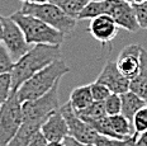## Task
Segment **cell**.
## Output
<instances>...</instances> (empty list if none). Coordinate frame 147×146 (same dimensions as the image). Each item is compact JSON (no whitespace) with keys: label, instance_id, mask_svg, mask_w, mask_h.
<instances>
[{"label":"cell","instance_id":"7a4b0ae2","mask_svg":"<svg viewBox=\"0 0 147 146\" xmlns=\"http://www.w3.org/2000/svg\"><path fill=\"white\" fill-rule=\"evenodd\" d=\"M69 72L70 68L62 59L53 61L22 84V87L17 90V97L19 102L24 103L47 94L55 87V84Z\"/></svg>","mask_w":147,"mask_h":146},{"label":"cell","instance_id":"277c9868","mask_svg":"<svg viewBox=\"0 0 147 146\" xmlns=\"http://www.w3.org/2000/svg\"><path fill=\"white\" fill-rule=\"evenodd\" d=\"M23 14L36 17L42 22L48 24L50 27L55 28L56 31L61 32L62 34H70L76 27L78 20L66 16L57 5L52 4L51 1L39 3V4H30V3H23L22 8L19 9Z\"/></svg>","mask_w":147,"mask_h":146},{"label":"cell","instance_id":"1f68e13d","mask_svg":"<svg viewBox=\"0 0 147 146\" xmlns=\"http://www.w3.org/2000/svg\"><path fill=\"white\" fill-rule=\"evenodd\" d=\"M23 3H30V4H39V3H47L50 0H22Z\"/></svg>","mask_w":147,"mask_h":146},{"label":"cell","instance_id":"4dcf8cb0","mask_svg":"<svg viewBox=\"0 0 147 146\" xmlns=\"http://www.w3.org/2000/svg\"><path fill=\"white\" fill-rule=\"evenodd\" d=\"M136 146H147V131L143 133H141V135H138Z\"/></svg>","mask_w":147,"mask_h":146},{"label":"cell","instance_id":"ffe728a7","mask_svg":"<svg viewBox=\"0 0 147 146\" xmlns=\"http://www.w3.org/2000/svg\"><path fill=\"white\" fill-rule=\"evenodd\" d=\"M76 113H78L79 117H80L82 121H85L86 123L95 122V121H99V120H102V118L107 117L103 102H93L88 108L76 112Z\"/></svg>","mask_w":147,"mask_h":146},{"label":"cell","instance_id":"9a60e30c","mask_svg":"<svg viewBox=\"0 0 147 146\" xmlns=\"http://www.w3.org/2000/svg\"><path fill=\"white\" fill-rule=\"evenodd\" d=\"M129 90L147 102V50H141V68L137 76L131 80Z\"/></svg>","mask_w":147,"mask_h":146},{"label":"cell","instance_id":"9c48e42d","mask_svg":"<svg viewBox=\"0 0 147 146\" xmlns=\"http://www.w3.org/2000/svg\"><path fill=\"white\" fill-rule=\"evenodd\" d=\"M107 16L112 17L119 28H123L128 32L134 33L140 29L133 5L125 0H109Z\"/></svg>","mask_w":147,"mask_h":146},{"label":"cell","instance_id":"7402d4cb","mask_svg":"<svg viewBox=\"0 0 147 146\" xmlns=\"http://www.w3.org/2000/svg\"><path fill=\"white\" fill-rule=\"evenodd\" d=\"M104 109L107 116H117L122 112V99L119 94L112 93L110 95L104 100Z\"/></svg>","mask_w":147,"mask_h":146},{"label":"cell","instance_id":"5bb4252c","mask_svg":"<svg viewBox=\"0 0 147 146\" xmlns=\"http://www.w3.org/2000/svg\"><path fill=\"white\" fill-rule=\"evenodd\" d=\"M46 121V120H45ZM45 121H23L20 128L15 133L8 146H28L37 132L41 131V127Z\"/></svg>","mask_w":147,"mask_h":146},{"label":"cell","instance_id":"44dd1931","mask_svg":"<svg viewBox=\"0 0 147 146\" xmlns=\"http://www.w3.org/2000/svg\"><path fill=\"white\" fill-rule=\"evenodd\" d=\"M109 9V0L103 1H89L88 5L82 9V11L79 16V19H94V18L108 14Z\"/></svg>","mask_w":147,"mask_h":146},{"label":"cell","instance_id":"6da1fadb","mask_svg":"<svg viewBox=\"0 0 147 146\" xmlns=\"http://www.w3.org/2000/svg\"><path fill=\"white\" fill-rule=\"evenodd\" d=\"M62 57L60 46L53 45H33L30 50L18 61L14 62L11 69V90L17 92L22 84H24L29 78L45 69L56 60Z\"/></svg>","mask_w":147,"mask_h":146},{"label":"cell","instance_id":"603a6c76","mask_svg":"<svg viewBox=\"0 0 147 146\" xmlns=\"http://www.w3.org/2000/svg\"><path fill=\"white\" fill-rule=\"evenodd\" d=\"M132 126L134 133H137V135H141L147 131V105L141 108L136 113L132 121Z\"/></svg>","mask_w":147,"mask_h":146},{"label":"cell","instance_id":"d6a6232c","mask_svg":"<svg viewBox=\"0 0 147 146\" xmlns=\"http://www.w3.org/2000/svg\"><path fill=\"white\" fill-rule=\"evenodd\" d=\"M47 146H65L62 141H52V142H48Z\"/></svg>","mask_w":147,"mask_h":146},{"label":"cell","instance_id":"836d02e7","mask_svg":"<svg viewBox=\"0 0 147 146\" xmlns=\"http://www.w3.org/2000/svg\"><path fill=\"white\" fill-rule=\"evenodd\" d=\"M125 1L131 3V4H141V3H145L147 0H125Z\"/></svg>","mask_w":147,"mask_h":146},{"label":"cell","instance_id":"e0dca14e","mask_svg":"<svg viewBox=\"0 0 147 146\" xmlns=\"http://www.w3.org/2000/svg\"><path fill=\"white\" fill-rule=\"evenodd\" d=\"M70 104L72 105V108L75 109V112L82 111V109L88 108L91 103L94 102L93 97H91V89L90 84L88 85H81L78 87L71 92L69 99Z\"/></svg>","mask_w":147,"mask_h":146},{"label":"cell","instance_id":"cb8c5ba5","mask_svg":"<svg viewBox=\"0 0 147 146\" xmlns=\"http://www.w3.org/2000/svg\"><path fill=\"white\" fill-rule=\"evenodd\" d=\"M11 93V76L10 74H0V108L4 105Z\"/></svg>","mask_w":147,"mask_h":146},{"label":"cell","instance_id":"484cf974","mask_svg":"<svg viewBox=\"0 0 147 146\" xmlns=\"http://www.w3.org/2000/svg\"><path fill=\"white\" fill-rule=\"evenodd\" d=\"M137 139H138V135H137V133H134L132 136H128V137H124V139L103 137L100 146H136Z\"/></svg>","mask_w":147,"mask_h":146},{"label":"cell","instance_id":"4316f807","mask_svg":"<svg viewBox=\"0 0 147 146\" xmlns=\"http://www.w3.org/2000/svg\"><path fill=\"white\" fill-rule=\"evenodd\" d=\"M90 89H91V97H93L94 102H104L112 94V92L105 85L98 83V81H94V83L90 84Z\"/></svg>","mask_w":147,"mask_h":146},{"label":"cell","instance_id":"8fae6325","mask_svg":"<svg viewBox=\"0 0 147 146\" xmlns=\"http://www.w3.org/2000/svg\"><path fill=\"white\" fill-rule=\"evenodd\" d=\"M141 50L138 45H128L122 48L118 55L117 66L121 74L128 80H133L137 76L141 68Z\"/></svg>","mask_w":147,"mask_h":146},{"label":"cell","instance_id":"7c38bea8","mask_svg":"<svg viewBox=\"0 0 147 146\" xmlns=\"http://www.w3.org/2000/svg\"><path fill=\"white\" fill-rule=\"evenodd\" d=\"M118 31L119 27L117 26V23L114 22V19L112 17L107 16V14L91 19L88 29L91 37L96 39L98 42H100L102 45H107L109 42H112L117 37Z\"/></svg>","mask_w":147,"mask_h":146},{"label":"cell","instance_id":"f546056e","mask_svg":"<svg viewBox=\"0 0 147 146\" xmlns=\"http://www.w3.org/2000/svg\"><path fill=\"white\" fill-rule=\"evenodd\" d=\"M63 145L65 146H95V145H89V144H84V142H80L78 141L76 139L71 137V136H66L63 139Z\"/></svg>","mask_w":147,"mask_h":146},{"label":"cell","instance_id":"e575fe53","mask_svg":"<svg viewBox=\"0 0 147 146\" xmlns=\"http://www.w3.org/2000/svg\"><path fill=\"white\" fill-rule=\"evenodd\" d=\"M1 36H3V24L1 20H0V41H1Z\"/></svg>","mask_w":147,"mask_h":146},{"label":"cell","instance_id":"52a82bcc","mask_svg":"<svg viewBox=\"0 0 147 146\" xmlns=\"http://www.w3.org/2000/svg\"><path fill=\"white\" fill-rule=\"evenodd\" d=\"M60 112L63 116L67 127H69V136L84 144L100 146L104 136L99 135L90 124L82 121L75 112V109L72 108V105L70 104V102H66L65 104L61 105Z\"/></svg>","mask_w":147,"mask_h":146},{"label":"cell","instance_id":"3957f363","mask_svg":"<svg viewBox=\"0 0 147 146\" xmlns=\"http://www.w3.org/2000/svg\"><path fill=\"white\" fill-rule=\"evenodd\" d=\"M10 18L19 26L24 33L27 42L29 45H53L61 46L65 39V34L56 31L41 19L28 14H23L20 10L15 11Z\"/></svg>","mask_w":147,"mask_h":146},{"label":"cell","instance_id":"ac0fdd59","mask_svg":"<svg viewBox=\"0 0 147 146\" xmlns=\"http://www.w3.org/2000/svg\"><path fill=\"white\" fill-rule=\"evenodd\" d=\"M50 1L57 5L66 16L78 20L82 9L88 5L89 0H50Z\"/></svg>","mask_w":147,"mask_h":146},{"label":"cell","instance_id":"d6986e66","mask_svg":"<svg viewBox=\"0 0 147 146\" xmlns=\"http://www.w3.org/2000/svg\"><path fill=\"white\" fill-rule=\"evenodd\" d=\"M110 126H112L113 131L115 132V135L121 139L128 137V136L134 135L133 126L123 114H117V116H108Z\"/></svg>","mask_w":147,"mask_h":146},{"label":"cell","instance_id":"2e32d148","mask_svg":"<svg viewBox=\"0 0 147 146\" xmlns=\"http://www.w3.org/2000/svg\"><path fill=\"white\" fill-rule=\"evenodd\" d=\"M122 99V112L121 113L132 123L133 117L136 116V113L140 111L141 108H143L145 105H147V102L145 99H142L140 95H137L133 92H127L121 95Z\"/></svg>","mask_w":147,"mask_h":146},{"label":"cell","instance_id":"8992f818","mask_svg":"<svg viewBox=\"0 0 147 146\" xmlns=\"http://www.w3.org/2000/svg\"><path fill=\"white\" fill-rule=\"evenodd\" d=\"M60 81H57L55 84V87L47 94H45V95L39 97L37 99L22 103L23 121H45L48 116L59 111L61 107L59 100Z\"/></svg>","mask_w":147,"mask_h":146},{"label":"cell","instance_id":"30bf717a","mask_svg":"<svg viewBox=\"0 0 147 146\" xmlns=\"http://www.w3.org/2000/svg\"><path fill=\"white\" fill-rule=\"evenodd\" d=\"M98 83L105 85L107 88L114 94H122L129 92V84L131 80H128L127 78H124L121 74V71L118 70L117 62L113 60H108L104 65L103 70L100 71L99 76L96 78Z\"/></svg>","mask_w":147,"mask_h":146},{"label":"cell","instance_id":"ba28073f","mask_svg":"<svg viewBox=\"0 0 147 146\" xmlns=\"http://www.w3.org/2000/svg\"><path fill=\"white\" fill-rule=\"evenodd\" d=\"M0 20L3 24L1 42L7 47L11 60L15 62L30 50V45L27 42L19 26L10 17H4L0 14Z\"/></svg>","mask_w":147,"mask_h":146},{"label":"cell","instance_id":"d4e9b609","mask_svg":"<svg viewBox=\"0 0 147 146\" xmlns=\"http://www.w3.org/2000/svg\"><path fill=\"white\" fill-rule=\"evenodd\" d=\"M14 66V61L11 60L7 47L0 41V74H10Z\"/></svg>","mask_w":147,"mask_h":146},{"label":"cell","instance_id":"4fadbf2b","mask_svg":"<svg viewBox=\"0 0 147 146\" xmlns=\"http://www.w3.org/2000/svg\"><path fill=\"white\" fill-rule=\"evenodd\" d=\"M41 132L48 142L63 141V139L69 136V127L60 109L46 118L41 127Z\"/></svg>","mask_w":147,"mask_h":146},{"label":"cell","instance_id":"d590c367","mask_svg":"<svg viewBox=\"0 0 147 146\" xmlns=\"http://www.w3.org/2000/svg\"><path fill=\"white\" fill-rule=\"evenodd\" d=\"M89 1H103V0H89Z\"/></svg>","mask_w":147,"mask_h":146},{"label":"cell","instance_id":"83f0119b","mask_svg":"<svg viewBox=\"0 0 147 146\" xmlns=\"http://www.w3.org/2000/svg\"><path fill=\"white\" fill-rule=\"evenodd\" d=\"M136 11V18L138 22L140 28L147 29V1L141 4H132Z\"/></svg>","mask_w":147,"mask_h":146},{"label":"cell","instance_id":"f1b7e54d","mask_svg":"<svg viewBox=\"0 0 147 146\" xmlns=\"http://www.w3.org/2000/svg\"><path fill=\"white\" fill-rule=\"evenodd\" d=\"M47 144H48V141L45 139V136L39 131V132H37L34 135V137L32 139V141L29 142L28 146H47Z\"/></svg>","mask_w":147,"mask_h":146},{"label":"cell","instance_id":"5b68a950","mask_svg":"<svg viewBox=\"0 0 147 146\" xmlns=\"http://www.w3.org/2000/svg\"><path fill=\"white\" fill-rule=\"evenodd\" d=\"M23 123L22 103L17 92L11 90L10 97L0 108V146H8Z\"/></svg>","mask_w":147,"mask_h":146}]
</instances>
